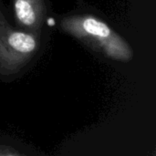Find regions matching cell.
Masks as SVG:
<instances>
[{
  "label": "cell",
  "instance_id": "obj_1",
  "mask_svg": "<svg viewBox=\"0 0 156 156\" xmlns=\"http://www.w3.org/2000/svg\"><path fill=\"white\" fill-rule=\"evenodd\" d=\"M57 27L72 37L85 48L106 59L130 62L134 51L130 43L116 32L98 13L86 8H78L54 17Z\"/></svg>",
  "mask_w": 156,
  "mask_h": 156
},
{
  "label": "cell",
  "instance_id": "obj_2",
  "mask_svg": "<svg viewBox=\"0 0 156 156\" xmlns=\"http://www.w3.org/2000/svg\"><path fill=\"white\" fill-rule=\"evenodd\" d=\"M50 38V31L33 33L17 27L0 0V80L10 83L37 62Z\"/></svg>",
  "mask_w": 156,
  "mask_h": 156
},
{
  "label": "cell",
  "instance_id": "obj_3",
  "mask_svg": "<svg viewBox=\"0 0 156 156\" xmlns=\"http://www.w3.org/2000/svg\"><path fill=\"white\" fill-rule=\"evenodd\" d=\"M14 23L29 32L50 31L55 24L49 0H13Z\"/></svg>",
  "mask_w": 156,
  "mask_h": 156
},
{
  "label": "cell",
  "instance_id": "obj_4",
  "mask_svg": "<svg viewBox=\"0 0 156 156\" xmlns=\"http://www.w3.org/2000/svg\"><path fill=\"white\" fill-rule=\"evenodd\" d=\"M30 149H27L24 144L10 141H0V155H30Z\"/></svg>",
  "mask_w": 156,
  "mask_h": 156
}]
</instances>
